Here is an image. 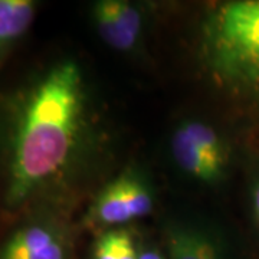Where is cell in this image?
<instances>
[{
    "mask_svg": "<svg viewBox=\"0 0 259 259\" xmlns=\"http://www.w3.org/2000/svg\"><path fill=\"white\" fill-rule=\"evenodd\" d=\"M87 127L79 65L51 66L22 97L9 143L6 203L16 207L54 183L74 161Z\"/></svg>",
    "mask_w": 259,
    "mask_h": 259,
    "instance_id": "6da1fadb",
    "label": "cell"
},
{
    "mask_svg": "<svg viewBox=\"0 0 259 259\" xmlns=\"http://www.w3.org/2000/svg\"><path fill=\"white\" fill-rule=\"evenodd\" d=\"M202 56L214 82L259 125V0L216 6L202 29Z\"/></svg>",
    "mask_w": 259,
    "mask_h": 259,
    "instance_id": "7a4b0ae2",
    "label": "cell"
},
{
    "mask_svg": "<svg viewBox=\"0 0 259 259\" xmlns=\"http://www.w3.org/2000/svg\"><path fill=\"white\" fill-rule=\"evenodd\" d=\"M170 151L177 168L202 185H221L229 175L231 144L206 121H182L171 134Z\"/></svg>",
    "mask_w": 259,
    "mask_h": 259,
    "instance_id": "3957f363",
    "label": "cell"
},
{
    "mask_svg": "<svg viewBox=\"0 0 259 259\" xmlns=\"http://www.w3.org/2000/svg\"><path fill=\"white\" fill-rule=\"evenodd\" d=\"M154 209V192L141 171L127 168L97 194L88 221L97 226L122 228L148 216Z\"/></svg>",
    "mask_w": 259,
    "mask_h": 259,
    "instance_id": "277c9868",
    "label": "cell"
},
{
    "mask_svg": "<svg viewBox=\"0 0 259 259\" xmlns=\"http://www.w3.org/2000/svg\"><path fill=\"white\" fill-rule=\"evenodd\" d=\"M65 231L51 221L25 223L0 246V259H69Z\"/></svg>",
    "mask_w": 259,
    "mask_h": 259,
    "instance_id": "5b68a950",
    "label": "cell"
},
{
    "mask_svg": "<svg viewBox=\"0 0 259 259\" xmlns=\"http://www.w3.org/2000/svg\"><path fill=\"white\" fill-rule=\"evenodd\" d=\"M93 19L107 47L124 54L139 48L144 30V16L139 6L125 0H100L94 3Z\"/></svg>",
    "mask_w": 259,
    "mask_h": 259,
    "instance_id": "8992f818",
    "label": "cell"
},
{
    "mask_svg": "<svg viewBox=\"0 0 259 259\" xmlns=\"http://www.w3.org/2000/svg\"><path fill=\"white\" fill-rule=\"evenodd\" d=\"M36 8L32 0H0V68L30 28Z\"/></svg>",
    "mask_w": 259,
    "mask_h": 259,
    "instance_id": "52a82bcc",
    "label": "cell"
},
{
    "mask_svg": "<svg viewBox=\"0 0 259 259\" xmlns=\"http://www.w3.org/2000/svg\"><path fill=\"white\" fill-rule=\"evenodd\" d=\"M134 235L125 228L107 229L94 243L93 259H139Z\"/></svg>",
    "mask_w": 259,
    "mask_h": 259,
    "instance_id": "ba28073f",
    "label": "cell"
},
{
    "mask_svg": "<svg viewBox=\"0 0 259 259\" xmlns=\"http://www.w3.org/2000/svg\"><path fill=\"white\" fill-rule=\"evenodd\" d=\"M167 259H199L197 226L171 222L164 231Z\"/></svg>",
    "mask_w": 259,
    "mask_h": 259,
    "instance_id": "9c48e42d",
    "label": "cell"
},
{
    "mask_svg": "<svg viewBox=\"0 0 259 259\" xmlns=\"http://www.w3.org/2000/svg\"><path fill=\"white\" fill-rule=\"evenodd\" d=\"M199 259H232L228 243L216 231L197 228Z\"/></svg>",
    "mask_w": 259,
    "mask_h": 259,
    "instance_id": "30bf717a",
    "label": "cell"
},
{
    "mask_svg": "<svg viewBox=\"0 0 259 259\" xmlns=\"http://www.w3.org/2000/svg\"><path fill=\"white\" fill-rule=\"evenodd\" d=\"M249 207L250 216L255 226L259 229V164L255 168L249 186Z\"/></svg>",
    "mask_w": 259,
    "mask_h": 259,
    "instance_id": "8fae6325",
    "label": "cell"
},
{
    "mask_svg": "<svg viewBox=\"0 0 259 259\" xmlns=\"http://www.w3.org/2000/svg\"><path fill=\"white\" fill-rule=\"evenodd\" d=\"M139 259H167L164 255H161L157 249L153 248H147V249L140 250Z\"/></svg>",
    "mask_w": 259,
    "mask_h": 259,
    "instance_id": "7c38bea8",
    "label": "cell"
}]
</instances>
